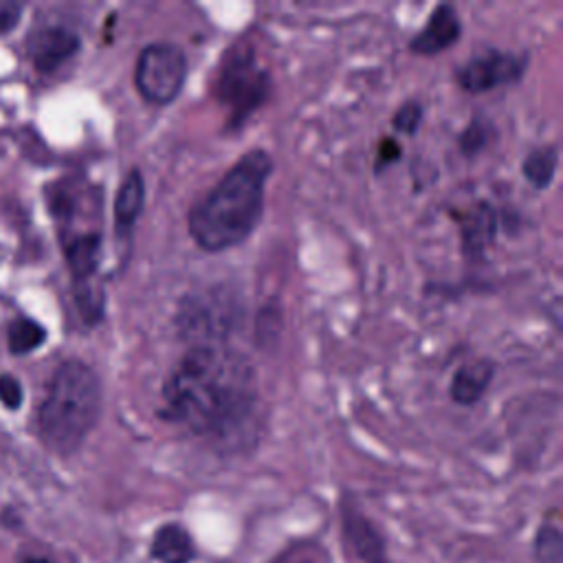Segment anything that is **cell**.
<instances>
[{
	"label": "cell",
	"instance_id": "6da1fadb",
	"mask_svg": "<svg viewBox=\"0 0 563 563\" xmlns=\"http://www.w3.org/2000/svg\"><path fill=\"white\" fill-rule=\"evenodd\" d=\"M161 400V418L196 435L229 442L253 420L257 376L242 352L220 341H198L165 376Z\"/></svg>",
	"mask_w": 563,
	"mask_h": 563
},
{
	"label": "cell",
	"instance_id": "7a4b0ae2",
	"mask_svg": "<svg viewBox=\"0 0 563 563\" xmlns=\"http://www.w3.org/2000/svg\"><path fill=\"white\" fill-rule=\"evenodd\" d=\"M273 158L266 150L244 152L224 176L191 205L187 229L198 249L222 253L246 242L264 216Z\"/></svg>",
	"mask_w": 563,
	"mask_h": 563
},
{
	"label": "cell",
	"instance_id": "3957f363",
	"mask_svg": "<svg viewBox=\"0 0 563 563\" xmlns=\"http://www.w3.org/2000/svg\"><path fill=\"white\" fill-rule=\"evenodd\" d=\"M101 380L90 365L68 358L53 372L37 409V429L44 444L59 453H75L101 416Z\"/></svg>",
	"mask_w": 563,
	"mask_h": 563
},
{
	"label": "cell",
	"instance_id": "277c9868",
	"mask_svg": "<svg viewBox=\"0 0 563 563\" xmlns=\"http://www.w3.org/2000/svg\"><path fill=\"white\" fill-rule=\"evenodd\" d=\"M216 101L227 110V130H240L271 97L273 77L260 64L246 37L235 40L222 55L211 81Z\"/></svg>",
	"mask_w": 563,
	"mask_h": 563
},
{
	"label": "cell",
	"instance_id": "5b68a950",
	"mask_svg": "<svg viewBox=\"0 0 563 563\" xmlns=\"http://www.w3.org/2000/svg\"><path fill=\"white\" fill-rule=\"evenodd\" d=\"M187 55L172 42H150L134 64V86L152 106L172 103L187 79Z\"/></svg>",
	"mask_w": 563,
	"mask_h": 563
},
{
	"label": "cell",
	"instance_id": "8992f818",
	"mask_svg": "<svg viewBox=\"0 0 563 563\" xmlns=\"http://www.w3.org/2000/svg\"><path fill=\"white\" fill-rule=\"evenodd\" d=\"M530 64V55L526 51H486L482 55L471 57L455 70V79L464 92L482 95L495 90L499 86H510L523 79Z\"/></svg>",
	"mask_w": 563,
	"mask_h": 563
},
{
	"label": "cell",
	"instance_id": "52a82bcc",
	"mask_svg": "<svg viewBox=\"0 0 563 563\" xmlns=\"http://www.w3.org/2000/svg\"><path fill=\"white\" fill-rule=\"evenodd\" d=\"M79 48L81 37L64 24L42 26L26 42V53L40 73L57 70L62 64L75 57Z\"/></svg>",
	"mask_w": 563,
	"mask_h": 563
},
{
	"label": "cell",
	"instance_id": "ba28073f",
	"mask_svg": "<svg viewBox=\"0 0 563 563\" xmlns=\"http://www.w3.org/2000/svg\"><path fill=\"white\" fill-rule=\"evenodd\" d=\"M462 35V20L453 4H435L427 18V24L409 40V51L413 55L433 57L449 51Z\"/></svg>",
	"mask_w": 563,
	"mask_h": 563
},
{
	"label": "cell",
	"instance_id": "9c48e42d",
	"mask_svg": "<svg viewBox=\"0 0 563 563\" xmlns=\"http://www.w3.org/2000/svg\"><path fill=\"white\" fill-rule=\"evenodd\" d=\"M460 224V242L466 260L477 262L484 260L488 246L497 235V211L488 200L473 202L466 211L457 213Z\"/></svg>",
	"mask_w": 563,
	"mask_h": 563
},
{
	"label": "cell",
	"instance_id": "30bf717a",
	"mask_svg": "<svg viewBox=\"0 0 563 563\" xmlns=\"http://www.w3.org/2000/svg\"><path fill=\"white\" fill-rule=\"evenodd\" d=\"M495 376V363L486 356H475L464 361L451 376L449 396L455 405L471 407L475 405L488 389Z\"/></svg>",
	"mask_w": 563,
	"mask_h": 563
},
{
	"label": "cell",
	"instance_id": "8fae6325",
	"mask_svg": "<svg viewBox=\"0 0 563 563\" xmlns=\"http://www.w3.org/2000/svg\"><path fill=\"white\" fill-rule=\"evenodd\" d=\"M145 205V178L139 167H132L114 196V233L117 238H128L143 213Z\"/></svg>",
	"mask_w": 563,
	"mask_h": 563
},
{
	"label": "cell",
	"instance_id": "7c38bea8",
	"mask_svg": "<svg viewBox=\"0 0 563 563\" xmlns=\"http://www.w3.org/2000/svg\"><path fill=\"white\" fill-rule=\"evenodd\" d=\"M343 528L358 559L365 563H385V541L358 508L350 504L343 508Z\"/></svg>",
	"mask_w": 563,
	"mask_h": 563
},
{
	"label": "cell",
	"instance_id": "4fadbf2b",
	"mask_svg": "<svg viewBox=\"0 0 563 563\" xmlns=\"http://www.w3.org/2000/svg\"><path fill=\"white\" fill-rule=\"evenodd\" d=\"M101 231H84L64 244V257L75 284L92 282L101 262Z\"/></svg>",
	"mask_w": 563,
	"mask_h": 563
},
{
	"label": "cell",
	"instance_id": "5bb4252c",
	"mask_svg": "<svg viewBox=\"0 0 563 563\" xmlns=\"http://www.w3.org/2000/svg\"><path fill=\"white\" fill-rule=\"evenodd\" d=\"M150 554L158 563H191L196 545L180 523H163L152 537Z\"/></svg>",
	"mask_w": 563,
	"mask_h": 563
},
{
	"label": "cell",
	"instance_id": "9a60e30c",
	"mask_svg": "<svg viewBox=\"0 0 563 563\" xmlns=\"http://www.w3.org/2000/svg\"><path fill=\"white\" fill-rule=\"evenodd\" d=\"M556 167H559V147L539 145L526 154L521 163V174L537 191H543L552 185Z\"/></svg>",
	"mask_w": 563,
	"mask_h": 563
},
{
	"label": "cell",
	"instance_id": "2e32d148",
	"mask_svg": "<svg viewBox=\"0 0 563 563\" xmlns=\"http://www.w3.org/2000/svg\"><path fill=\"white\" fill-rule=\"evenodd\" d=\"M46 341V330L29 317H18L7 328V345L11 354H29Z\"/></svg>",
	"mask_w": 563,
	"mask_h": 563
},
{
	"label": "cell",
	"instance_id": "e0dca14e",
	"mask_svg": "<svg viewBox=\"0 0 563 563\" xmlns=\"http://www.w3.org/2000/svg\"><path fill=\"white\" fill-rule=\"evenodd\" d=\"M495 139V125L490 119L475 114L457 136V147L466 158L482 154Z\"/></svg>",
	"mask_w": 563,
	"mask_h": 563
},
{
	"label": "cell",
	"instance_id": "ac0fdd59",
	"mask_svg": "<svg viewBox=\"0 0 563 563\" xmlns=\"http://www.w3.org/2000/svg\"><path fill=\"white\" fill-rule=\"evenodd\" d=\"M75 303H77V310H79L84 323L97 325L103 319V308H106L103 286L95 279L75 284Z\"/></svg>",
	"mask_w": 563,
	"mask_h": 563
},
{
	"label": "cell",
	"instance_id": "d6986e66",
	"mask_svg": "<svg viewBox=\"0 0 563 563\" xmlns=\"http://www.w3.org/2000/svg\"><path fill=\"white\" fill-rule=\"evenodd\" d=\"M534 548L541 563H563V534L559 523L545 521L537 532Z\"/></svg>",
	"mask_w": 563,
	"mask_h": 563
},
{
	"label": "cell",
	"instance_id": "ffe728a7",
	"mask_svg": "<svg viewBox=\"0 0 563 563\" xmlns=\"http://www.w3.org/2000/svg\"><path fill=\"white\" fill-rule=\"evenodd\" d=\"M422 114H424V106L416 99H407L398 106V110L391 117V125L396 132L413 136L420 125H422Z\"/></svg>",
	"mask_w": 563,
	"mask_h": 563
},
{
	"label": "cell",
	"instance_id": "44dd1931",
	"mask_svg": "<svg viewBox=\"0 0 563 563\" xmlns=\"http://www.w3.org/2000/svg\"><path fill=\"white\" fill-rule=\"evenodd\" d=\"M402 158V145L394 136H383L378 147H376V158H374V174L380 176L385 169L396 165Z\"/></svg>",
	"mask_w": 563,
	"mask_h": 563
},
{
	"label": "cell",
	"instance_id": "7402d4cb",
	"mask_svg": "<svg viewBox=\"0 0 563 563\" xmlns=\"http://www.w3.org/2000/svg\"><path fill=\"white\" fill-rule=\"evenodd\" d=\"M22 400H24V391L20 380L11 374H0V402L7 409H20Z\"/></svg>",
	"mask_w": 563,
	"mask_h": 563
},
{
	"label": "cell",
	"instance_id": "603a6c76",
	"mask_svg": "<svg viewBox=\"0 0 563 563\" xmlns=\"http://www.w3.org/2000/svg\"><path fill=\"white\" fill-rule=\"evenodd\" d=\"M22 2H11V0H0V33H9L18 26L22 18Z\"/></svg>",
	"mask_w": 563,
	"mask_h": 563
},
{
	"label": "cell",
	"instance_id": "cb8c5ba5",
	"mask_svg": "<svg viewBox=\"0 0 563 563\" xmlns=\"http://www.w3.org/2000/svg\"><path fill=\"white\" fill-rule=\"evenodd\" d=\"M24 563H51V561H46V559H26Z\"/></svg>",
	"mask_w": 563,
	"mask_h": 563
}]
</instances>
